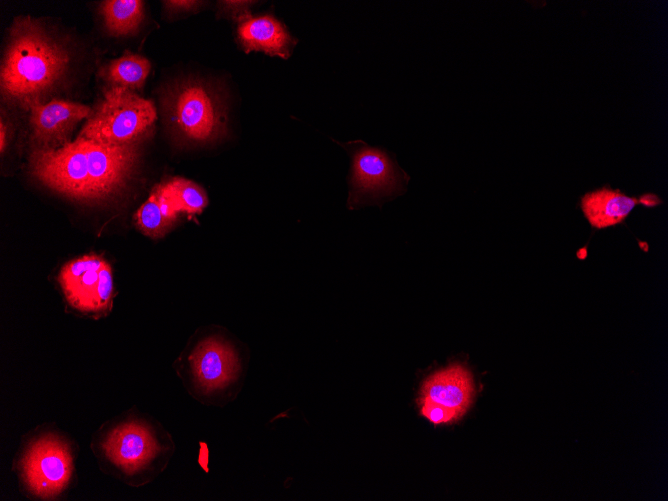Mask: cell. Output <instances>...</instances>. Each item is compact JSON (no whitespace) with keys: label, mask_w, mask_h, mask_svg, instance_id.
<instances>
[{"label":"cell","mask_w":668,"mask_h":501,"mask_svg":"<svg viewBox=\"0 0 668 501\" xmlns=\"http://www.w3.org/2000/svg\"><path fill=\"white\" fill-rule=\"evenodd\" d=\"M57 282L66 303L78 314L99 318L111 311L116 292L112 268L103 257L91 254L68 261Z\"/></svg>","instance_id":"8"},{"label":"cell","mask_w":668,"mask_h":501,"mask_svg":"<svg viewBox=\"0 0 668 501\" xmlns=\"http://www.w3.org/2000/svg\"><path fill=\"white\" fill-rule=\"evenodd\" d=\"M408 175L383 150L367 145L353 153L349 204L381 202L405 191Z\"/></svg>","instance_id":"9"},{"label":"cell","mask_w":668,"mask_h":501,"mask_svg":"<svg viewBox=\"0 0 668 501\" xmlns=\"http://www.w3.org/2000/svg\"><path fill=\"white\" fill-rule=\"evenodd\" d=\"M31 135L39 149H56L67 143L76 125L87 119L92 108L87 105L53 98L36 102L28 110Z\"/></svg>","instance_id":"10"},{"label":"cell","mask_w":668,"mask_h":501,"mask_svg":"<svg viewBox=\"0 0 668 501\" xmlns=\"http://www.w3.org/2000/svg\"><path fill=\"white\" fill-rule=\"evenodd\" d=\"M180 210L163 183L157 185L135 214L137 227L147 236H164L178 218Z\"/></svg>","instance_id":"14"},{"label":"cell","mask_w":668,"mask_h":501,"mask_svg":"<svg viewBox=\"0 0 668 501\" xmlns=\"http://www.w3.org/2000/svg\"><path fill=\"white\" fill-rule=\"evenodd\" d=\"M71 59L68 45L44 22L31 16L15 18L1 62L3 100L24 110L47 102L64 83Z\"/></svg>","instance_id":"2"},{"label":"cell","mask_w":668,"mask_h":501,"mask_svg":"<svg viewBox=\"0 0 668 501\" xmlns=\"http://www.w3.org/2000/svg\"><path fill=\"white\" fill-rule=\"evenodd\" d=\"M90 448L103 473L140 487L166 468L175 446L157 420L133 407L104 422Z\"/></svg>","instance_id":"3"},{"label":"cell","mask_w":668,"mask_h":501,"mask_svg":"<svg viewBox=\"0 0 668 501\" xmlns=\"http://www.w3.org/2000/svg\"><path fill=\"white\" fill-rule=\"evenodd\" d=\"M156 118L150 100L124 87H109L77 137L111 144L140 142Z\"/></svg>","instance_id":"7"},{"label":"cell","mask_w":668,"mask_h":501,"mask_svg":"<svg viewBox=\"0 0 668 501\" xmlns=\"http://www.w3.org/2000/svg\"><path fill=\"white\" fill-rule=\"evenodd\" d=\"M163 185L180 212L198 213L207 205V195L195 183L184 178H172Z\"/></svg>","instance_id":"17"},{"label":"cell","mask_w":668,"mask_h":501,"mask_svg":"<svg viewBox=\"0 0 668 501\" xmlns=\"http://www.w3.org/2000/svg\"><path fill=\"white\" fill-rule=\"evenodd\" d=\"M660 203L654 194H644L637 198L603 187L586 193L581 198V209L592 227L603 229L622 223L639 204L653 207Z\"/></svg>","instance_id":"11"},{"label":"cell","mask_w":668,"mask_h":501,"mask_svg":"<svg viewBox=\"0 0 668 501\" xmlns=\"http://www.w3.org/2000/svg\"><path fill=\"white\" fill-rule=\"evenodd\" d=\"M417 402L420 414L435 425L453 423L463 416L458 411L438 403L421 399H418Z\"/></svg>","instance_id":"18"},{"label":"cell","mask_w":668,"mask_h":501,"mask_svg":"<svg viewBox=\"0 0 668 501\" xmlns=\"http://www.w3.org/2000/svg\"><path fill=\"white\" fill-rule=\"evenodd\" d=\"M8 143V126L4 122L3 117H1L0 121V149L1 153L4 152L6 146Z\"/></svg>","instance_id":"20"},{"label":"cell","mask_w":668,"mask_h":501,"mask_svg":"<svg viewBox=\"0 0 668 501\" xmlns=\"http://www.w3.org/2000/svg\"><path fill=\"white\" fill-rule=\"evenodd\" d=\"M474 396L473 378L461 364L438 370L422 383L419 398L441 404L464 415Z\"/></svg>","instance_id":"12"},{"label":"cell","mask_w":668,"mask_h":501,"mask_svg":"<svg viewBox=\"0 0 668 501\" xmlns=\"http://www.w3.org/2000/svg\"><path fill=\"white\" fill-rule=\"evenodd\" d=\"M165 123L180 138L204 143L226 132V111L220 93L197 78L171 85L163 97Z\"/></svg>","instance_id":"6"},{"label":"cell","mask_w":668,"mask_h":501,"mask_svg":"<svg viewBox=\"0 0 668 501\" xmlns=\"http://www.w3.org/2000/svg\"><path fill=\"white\" fill-rule=\"evenodd\" d=\"M78 451L77 442L55 423L27 432L12 465L21 494L31 500L62 499L76 484Z\"/></svg>","instance_id":"4"},{"label":"cell","mask_w":668,"mask_h":501,"mask_svg":"<svg viewBox=\"0 0 668 501\" xmlns=\"http://www.w3.org/2000/svg\"><path fill=\"white\" fill-rule=\"evenodd\" d=\"M239 22L238 39L245 52L263 51L287 59L296 44L284 26L270 15L247 16Z\"/></svg>","instance_id":"13"},{"label":"cell","mask_w":668,"mask_h":501,"mask_svg":"<svg viewBox=\"0 0 668 501\" xmlns=\"http://www.w3.org/2000/svg\"><path fill=\"white\" fill-rule=\"evenodd\" d=\"M139 142L111 144L77 137L56 149L36 148L29 170L47 188L84 203L121 195L133 178Z\"/></svg>","instance_id":"1"},{"label":"cell","mask_w":668,"mask_h":501,"mask_svg":"<svg viewBox=\"0 0 668 501\" xmlns=\"http://www.w3.org/2000/svg\"><path fill=\"white\" fill-rule=\"evenodd\" d=\"M151 70L150 61L129 51L110 61L101 69V76L110 87H124L139 90L143 87Z\"/></svg>","instance_id":"15"},{"label":"cell","mask_w":668,"mask_h":501,"mask_svg":"<svg viewBox=\"0 0 668 501\" xmlns=\"http://www.w3.org/2000/svg\"><path fill=\"white\" fill-rule=\"evenodd\" d=\"M144 2L139 0H106L100 4V14L107 31L126 36L137 31L143 20Z\"/></svg>","instance_id":"16"},{"label":"cell","mask_w":668,"mask_h":501,"mask_svg":"<svg viewBox=\"0 0 668 501\" xmlns=\"http://www.w3.org/2000/svg\"><path fill=\"white\" fill-rule=\"evenodd\" d=\"M168 11L181 12L193 10L198 6L197 1H165L163 2Z\"/></svg>","instance_id":"19"},{"label":"cell","mask_w":668,"mask_h":501,"mask_svg":"<svg viewBox=\"0 0 668 501\" xmlns=\"http://www.w3.org/2000/svg\"><path fill=\"white\" fill-rule=\"evenodd\" d=\"M189 392L206 405L231 401L241 385V363L234 347L220 336L200 339L177 369Z\"/></svg>","instance_id":"5"}]
</instances>
